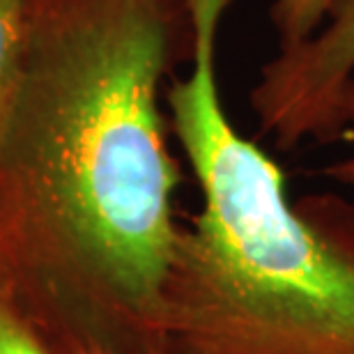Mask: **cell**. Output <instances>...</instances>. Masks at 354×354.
<instances>
[{
  "label": "cell",
  "instance_id": "cell-2",
  "mask_svg": "<svg viewBox=\"0 0 354 354\" xmlns=\"http://www.w3.org/2000/svg\"><path fill=\"white\" fill-rule=\"evenodd\" d=\"M189 76L173 131L203 194L164 290L168 354H354V203H290L286 177L223 109L216 39L230 0H187Z\"/></svg>",
  "mask_w": 354,
  "mask_h": 354
},
{
  "label": "cell",
  "instance_id": "cell-4",
  "mask_svg": "<svg viewBox=\"0 0 354 354\" xmlns=\"http://www.w3.org/2000/svg\"><path fill=\"white\" fill-rule=\"evenodd\" d=\"M334 0H276L272 24L279 35V51L304 44L327 21Z\"/></svg>",
  "mask_w": 354,
  "mask_h": 354
},
{
  "label": "cell",
  "instance_id": "cell-6",
  "mask_svg": "<svg viewBox=\"0 0 354 354\" xmlns=\"http://www.w3.org/2000/svg\"><path fill=\"white\" fill-rule=\"evenodd\" d=\"M341 127H343V138H348L352 143V150L341 157L334 164L327 166L324 175L331 177L336 184H341L343 189H348L352 198H354V74L350 76L348 86L343 90V97H341ZM354 203V201H352Z\"/></svg>",
  "mask_w": 354,
  "mask_h": 354
},
{
  "label": "cell",
  "instance_id": "cell-7",
  "mask_svg": "<svg viewBox=\"0 0 354 354\" xmlns=\"http://www.w3.org/2000/svg\"><path fill=\"white\" fill-rule=\"evenodd\" d=\"M352 7H354V0H352Z\"/></svg>",
  "mask_w": 354,
  "mask_h": 354
},
{
  "label": "cell",
  "instance_id": "cell-3",
  "mask_svg": "<svg viewBox=\"0 0 354 354\" xmlns=\"http://www.w3.org/2000/svg\"><path fill=\"white\" fill-rule=\"evenodd\" d=\"M30 17L32 0H0V122L24 67Z\"/></svg>",
  "mask_w": 354,
  "mask_h": 354
},
{
  "label": "cell",
  "instance_id": "cell-1",
  "mask_svg": "<svg viewBox=\"0 0 354 354\" xmlns=\"http://www.w3.org/2000/svg\"><path fill=\"white\" fill-rule=\"evenodd\" d=\"M191 41L187 0H32L0 122V292L62 354H168L180 164L159 88Z\"/></svg>",
  "mask_w": 354,
  "mask_h": 354
},
{
  "label": "cell",
  "instance_id": "cell-5",
  "mask_svg": "<svg viewBox=\"0 0 354 354\" xmlns=\"http://www.w3.org/2000/svg\"><path fill=\"white\" fill-rule=\"evenodd\" d=\"M0 354H62L55 343L0 292Z\"/></svg>",
  "mask_w": 354,
  "mask_h": 354
}]
</instances>
